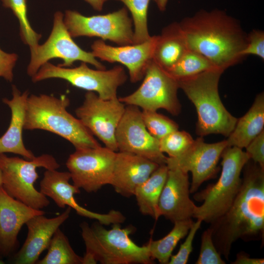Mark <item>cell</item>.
I'll use <instances>...</instances> for the list:
<instances>
[{
  "mask_svg": "<svg viewBox=\"0 0 264 264\" xmlns=\"http://www.w3.org/2000/svg\"><path fill=\"white\" fill-rule=\"evenodd\" d=\"M194 222L192 219L176 221L163 238L155 241L150 239L146 245L151 258L161 264H168L175 248L186 236Z\"/></svg>",
  "mask_w": 264,
  "mask_h": 264,
  "instance_id": "obj_26",
  "label": "cell"
},
{
  "mask_svg": "<svg viewBox=\"0 0 264 264\" xmlns=\"http://www.w3.org/2000/svg\"><path fill=\"white\" fill-rule=\"evenodd\" d=\"M50 78L65 80L74 87L96 92L100 98L108 100L117 97V89L125 83L127 76L120 66L109 70L93 69L82 62L79 66L68 68L48 62L32 77V80L37 82Z\"/></svg>",
  "mask_w": 264,
  "mask_h": 264,
  "instance_id": "obj_8",
  "label": "cell"
},
{
  "mask_svg": "<svg viewBox=\"0 0 264 264\" xmlns=\"http://www.w3.org/2000/svg\"><path fill=\"white\" fill-rule=\"evenodd\" d=\"M143 122L150 133L158 140L168 134L178 130V125L168 117L156 111L142 110Z\"/></svg>",
  "mask_w": 264,
  "mask_h": 264,
  "instance_id": "obj_31",
  "label": "cell"
},
{
  "mask_svg": "<svg viewBox=\"0 0 264 264\" xmlns=\"http://www.w3.org/2000/svg\"><path fill=\"white\" fill-rule=\"evenodd\" d=\"M2 5L10 9L20 23V36L22 42L28 45L30 49L39 44L42 35L31 27L27 15L26 0H0Z\"/></svg>",
  "mask_w": 264,
  "mask_h": 264,
  "instance_id": "obj_29",
  "label": "cell"
},
{
  "mask_svg": "<svg viewBox=\"0 0 264 264\" xmlns=\"http://www.w3.org/2000/svg\"><path fill=\"white\" fill-rule=\"evenodd\" d=\"M196 264H225L215 245L213 240L212 231L210 227L205 230L202 235L200 252Z\"/></svg>",
  "mask_w": 264,
  "mask_h": 264,
  "instance_id": "obj_33",
  "label": "cell"
},
{
  "mask_svg": "<svg viewBox=\"0 0 264 264\" xmlns=\"http://www.w3.org/2000/svg\"><path fill=\"white\" fill-rule=\"evenodd\" d=\"M156 3L159 10L164 11L166 10L168 0H153Z\"/></svg>",
  "mask_w": 264,
  "mask_h": 264,
  "instance_id": "obj_40",
  "label": "cell"
},
{
  "mask_svg": "<svg viewBox=\"0 0 264 264\" xmlns=\"http://www.w3.org/2000/svg\"><path fill=\"white\" fill-rule=\"evenodd\" d=\"M2 185V176L1 170L0 168V186H1Z\"/></svg>",
  "mask_w": 264,
  "mask_h": 264,
  "instance_id": "obj_41",
  "label": "cell"
},
{
  "mask_svg": "<svg viewBox=\"0 0 264 264\" xmlns=\"http://www.w3.org/2000/svg\"><path fill=\"white\" fill-rule=\"evenodd\" d=\"M116 152L101 146L76 150L66 162L73 184L87 193L110 184Z\"/></svg>",
  "mask_w": 264,
  "mask_h": 264,
  "instance_id": "obj_12",
  "label": "cell"
},
{
  "mask_svg": "<svg viewBox=\"0 0 264 264\" xmlns=\"http://www.w3.org/2000/svg\"><path fill=\"white\" fill-rule=\"evenodd\" d=\"M159 165L129 153L116 152L110 185L125 197L134 196L137 188L146 180Z\"/></svg>",
  "mask_w": 264,
  "mask_h": 264,
  "instance_id": "obj_21",
  "label": "cell"
},
{
  "mask_svg": "<svg viewBox=\"0 0 264 264\" xmlns=\"http://www.w3.org/2000/svg\"><path fill=\"white\" fill-rule=\"evenodd\" d=\"M125 107L117 97L105 100L93 91H88L83 104L76 109L75 114L105 147L117 152L115 133Z\"/></svg>",
  "mask_w": 264,
  "mask_h": 264,
  "instance_id": "obj_13",
  "label": "cell"
},
{
  "mask_svg": "<svg viewBox=\"0 0 264 264\" xmlns=\"http://www.w3.org/2000/svg\"><path fill=\"white\" fill-rule=\"evenodd\" d=\"M71 208L68 207L58 216L47 218L44 215L35 216L25 223L28 229L26 240L13 257L16 264H35L42 252L48 248L57 230L69 218Z\"/></svg>",
  "mask_w": 264,
  "mask_h": 264,
  "instance_id": "obj_20",
  "label": "cell"
},
{
  "mask_svg": "<svg viewBox=\"0 0 264 264\" xmlns=\"http://www.w3.org/2000/svg\"><path fill=\"white\" fill-rule=\"evenodd\" d=\"M16 53H9L0 48V77L9 82L13 79V69L18 60Z\"/></svg>",
  "mask_w": 264,
  "mask_h": 264,
  "instance_id": "obj_37",
  "label": "cell"
},
{
  "mask_svg": "<svg viewBox=\"0 0 264 264\" xmlns=\"http://www.w3.org/2000/svg\"><path fill=\"white\" fill-rule=\"evenodd\" d=\"M194 139L184 131H174L159 140L160 150L170 157L180 155L193 144Z\"/></svg>",
  "mask_w": 264,
  "mask_h": 264,
  "instance_id": "obj_32",
  "label": "cell"
},
{
  "mask_svg": "<svg viewBox=\"0 0 264 264\" xmlns=\"http://www.w3.org/2000/svg\"><path fill=\"white\" fill-rule=\"evenodd\" d=\"M250 160L264 169V131H262L245 148Z\"/></svg>",
  "mask_w": 264,
  "mask_h": 264,
  "instance_id": "obj_36",
  "label": "cell"
},
{
  "mask_svg": "<svg viewBox=\"0 0 264 264\" xmlns=\"http://www.w3.org/2000/svg\"><path fill=\"white\" fill-rule=\"evenodd\" d=\"M243 169L242 185L234 201L209 227L217 250L228 260L232 245L238 239L264 238V169L250 159Z\"/></svg>",
  "mask_w": 264,
  "mask_h": 264,
  "instance_id": "obj_1",
  "label": "cell"
},
{
  "mask_svg": "<svg viewBox=\"0 0 264 264\" xmlns=\"http://www.w3.org/2000/svg\"><path fill=\"white\" fill-rule=\"evenodd\" d=\"M31 58L27 73L31 77L39 68L49 60L61 59L62 67L71 66L76 61L90 64L98 69H106L91 52H87L80 48L73 40L64 22V14L57 11L54 15L52 31L47 40L42 44H38L30 49Z\"/></svg>",
  "mask_w": 264,
  "mask_h": 264,
  "instance_id": "obj_10",
  "label": "cell"
},
{
  "mask_svg": "<svg viewBox=\"0 0 264 264\" xmlns=\"http://www.w3.org/2000/svg\"><path fill=\"white\" fill-rule=\"evenodd\" d=\"M264 126V93L261 92L255 98L248 111L238 119L232 132L227 137V147L242 149L262 131Z\"/></svg>",
  "mask_w": 264,
  "mask_h": 264,
  "instance_id": "obj_24",
  "label": "cell"
},
{
  "mask_svg": "<svg viewBox=\"0 0 264 264\" xmlns=\"http://www.w3.org/2000/svg\"><path fill=\"white\" fill-rule=\"evenodd\" d=\"M1 258V256L0 255V260Z\"/></svg>",
  "mask_w": 264,
  "mask_h": 264,
  "instance_id": "obj_42",
  "label": "cell"
},
{
  "mask_svg": "<svg viewBox=\"0 0 264 264\" xmlns=\"http://www.w3.org/2000/svg\"><path fill=\"white\" fill-rule=\"evenodd\" d=\"M94 10L101 11L105 2L108 0H84Z\"/></svg>",
  "mask_w": 264,
  "mask_h": 264,
  "instance_id": "obj_39",
  "label": "cell"
},
{
  "mask_svg": "<svg viewBox=\"0 0 264 264\" xmlns=\"http://www.w3.org/2000/svg\"><path fill=\"white\" fill-rule=\"evenodd\" d=\"M140 86L133 93L119 100L125 105H134L142 110L164 109L174 115L181 111L177 97V80L152 60Z\"/></svg>",
  "mask_w": 264,
  "mask_h": 264,
  "instance_id": "obj_11",
  "label": "cell"
},
{
  "mask_svg": "<svg viewBox=\"0 0 264 264\" xmlns=\"http://www.w3.org/2000/svg\"><path fill=\"white\" fill-rule=\"evenodd\" d=\"M190 187L188 173L169 169L158 204L159 216L173 223L192 219L197 205L190 198Z\"/></svg>",
  "mask_w": 264,
  "mask_h": 264,
  "instance_id": "obj_18",
  "label": "cell"
},
{
  "mask_svg": "<svg viewBox=\"0 0 264 264\" xmlns=\"http://www.w3.org/2000/svg\"><path fill=\"white\" fill-rule=\"evenodd\" d=\"M242 55L244 57L253 55L264 60V32L259 29H253L247 34L246 45Z\"/></svg>",
  "mask_w": 264,
  "mask_h": 264,
  "instance_id": "obj_35",
  "label": "cell"
},
{
  "mask_svg": "<svg viewBox=\"0 0 264 264\" xmlns=\"http://www.w3.org/2000/svg\"><path fill=\"white\" fill-rule=\"evenodd\" d=\"M12 98H4L2 102L10 108L11 117L9 127L0 137V154L10 153L20 155L26 159H32L35 156L26 148L22 138L27 99L29 93H21L15 85L12 86Z\"/></svg>",
  "mask_w": 264,
  "mask_h": 264,
  "instance_id": "obj_22",
  "label": "cell"
},
{
  "mask_svg": "<svg viewBox=\"0 0 264 264\" xmlns=\"http://www.w3.org/2000/svg\"><path fill=\"white\" fill-rule=\"evenodd\" d=\"M9 195L0 186V255L9 256L19 245L18 236L22 226L31 218L44 215Z\"/></svg>",
  "mask_w": 264,
  "mask_h": 264,
  "instance_id": "obj_19",
  "label": "cell"
},
{
  "mask_svg": "<svg viewBox=\"0 0 264 264\" xmlns=\"http://www.w3.org/2000/svg\"><path fill=\"white\" fill-rule=\"evenodd\" d=\"M122 2L131 13L133 25L134 44H140L151 38L147 23L150 0H115Z\"/></svg>",
  "mask_w": 264,
  "mask_h": 264,
  "instance_id": "obj_30",
  "label": "cell"
},
{
  "mask_svg": "<svg viewBox=\"0 0 264 264\" xmlns=\"http://www.w3.org/2000/svg\"><path fill=\"white\" fill-rule=\"evenodd\" d=\"M157 36L138 44L113 46L104 40H98L92 44L91 53L96 58L109 63H119L129 70L132 83L142 80L148 66L152 60Z\"/></svg>",
  "mask_w": 264,
  "mask_h": 264,
  "instance_id": "obj_17",
  "label": "cell"
},
{
  "mask_svg": "<svg viewBox=\"0 0 264 264\" xmlns=\"http://www.w3.org/2000/svg\"><path fill=\"white\" fill-rule=\"evenodd\" d=\"M188 49L179 22L166 26L157 36L152 60L167 70L174 66Z\"/></svg>",
  "mask_w": 264,
  "mask_h": 264,
  "instance_id": "obj_23",
  "label": "cell"
},
{
  "mask_svg": "<svg viewBox=\"0 0 264 264\" xmlns=\"http://www.w3.org/2000/svg\"><path fill=\"white\" fill-rule=\"evenodd\" d=\"M69 105L65 95L59 98L44 94L28 96L24 129L55 133L69 141L75 150L101 146L81 121L67 111Z\"/></svg>",
  "mask_w": 264,
  "mask_h": 264,
  "instance_id": "obj_3",
  "label": "cell"
},
{
  "mask_svg": "<svg viewBox=\"0 0 264 264\" xmlns=\"http://www.w3.org/2000/svg\"><path fill=\"white\" fill-rule=\"evenodd\" d=\"M215 68H218L205 57L188 49L174 66L166 71L178 80Z\"/></svg>",
  "mask_w": 264,
  "mask_h": 264,
  "instance_id": "obj_28",
  "label": "cell"
},
{
  "mask_svg": "<svg viewBox=\"0 0 264 264\" xmlns=\"http://www.w3.org/2000/svg\"><path fill=\"white\" fill-rule=\"evenodd\" d=\"M221 157V172L218 181L194 196L203 203L197 206L193 218L209 223L221 217L231 206L242 185V172L250 159L245 152L236 147H227Z\"/></svg>",
  "mask_w": 264,
  "mask_h": 264,
  "instance_id": "obj_6",
  "label": "cell"
},
{
  "mask_svg": "<svg viewBox=\"0 0 264 264\" xmlns=\"http://www.w3.org/2000/svg\"><path fill=\"white\" fill-rule=\"evenodd\" d=\"M46 255L37 264H83V257L72 248L68 238L58 228L53 235Z\"/></svg>",
  "mask_w": 264,
  "mask_h": 264,
  "instance_id": "obj_27",
  "label": "cell"
},
{
  "mask_svg": "<svg viewBox=\"0 0 264 264\" xmlns=\"http://www.w3.org/2000/svg\"><path fill=\"white\" fill-rule=\"evenodd\" d=\"M120 224H112L107 229L97 221L91 225L80 224L81 235L86 246L83 264H150L151 258L147 245L139 246L131 239L132 226L122 228Z\"/></svg>",
  "mask_w": 264,
  "mask_h": 264,
  "instance_id": "obj_5",
  "label": "cell"
},
{
  "mask_svg": "<svg viewBox=\"0 0 264 264\" xmlns=\"http://www.w3.org/2000/svg\"><path fill=\"white\" fill-rule=\"evenodd\" d=\"M64 22L72 38L96 37L120 45L134 44L133 22L125 7L107 14L88 17L67 10Z\"/></svg>",
  "mask_w": 264,
  "mask_h": 264,
  "instance_id": "obj_9",
  "label": "cell"
},
{
  "mask_svg": "<svg viewBox=\"0 0 264 264\" xmlns=\"http://www.w3.org/2000/svg\"><path fill=\"white\" fill-rule=\"evenodd\" d=\"M189 49L225 70L242 61L247 34L239 21L219 9L201 10L179 22Z\"/></svg>",
  "mask_w": 264,
  "mask_h": 264,
  "instance_id": "obj_2",
  "label": "cell"
},
{
  "mask_svg": "<svg viewBox=\"0 0 264 264\" xmlns=\"http://www.w3.org/2000/svg\"><path fill=\"white\" fill-rule=\"evenodd\" d=\"M263 258H251L248 254L244 252H241L237 254L236 260L232 263L233 264H263Z\"/></svg>",
  "mask_w": 264,
  "mask_h": 264,
  "instance_id": "obj_38",
  "label": "cell"
},
{
  "mask_svg": "<svg viewBox=\"0 0 264 264\" xmlns=\"http://www.w3.org/2000/svg\"><path fill=\"white\" fill-rule=\"evenodd\" d=\"M224 71L215 68L177 80L179 88L196 108V132L199 136L220 134L228 137L236 124L238 119L225 108L219 93Z\"/></svg>",
  "mask_w": 264,
  "mask_h": 264,
  "instance_id": "obj_4",
  "label": "cell"
},
{
  "mask_svg": "<svg viewBox=\"0 0 264 264\" xmlns=\"http://www.w3.org/2000/svg\"><path fill=\"white\" fill-rule=\"evenodd\" d=\"M226 141L214 143L205 142L199 136L183 154L175 157H167L166 165L168 169H178L192 176L190 193L197 191L204 181L212 178L217 172V165L224 150Z\"/></svg>",
  "mask_w": 264,
  "mask_h": 264,
  "instance_id": "obj_15",
  "label": "cell"
},
{
  "mask_svg": "<svg viewBox=\"0 0 264 264\" xmlns=\"http://www.w3.org/2000/svg\"><path fill=\"white\" fill-rule=\"evenodd\" d=\"M202 220L197 219L191 227L187 237L182 243L180 244L177 253L172 255L169 264H186L188 261L190 254L193 250V242L196 233L200 228Z\"/></svg>",
  "mask_w": 264,
  "mask_h": 264,
  "instance_id": "obj_34",
  "label": "cell"
},
{
  "mask_svg": "<svg viewBox=\"0 0 264 264\" xmlns=\"http://www.w3.org/2000/svg\"><path fill=\"white\" fill-rule=\"evenodd\" d=\"M59 167L56 159L48 154L24 159L0 154L3 188L13 198L35 209L41 210L50 203L47 197L34 186L39 177L37 168L57 170Z\"/></svg>",
  "mask_w": 264,
  "mask_h": 264,
  "instance_id": "obj_7",
  "label": "cell"
},
{
  "mask_svg": "<svg viewBox=\"0 0 264 264\" xmlns=\"http://www.w3.org/2000/svg\"><path fill=\"white\" fill-rule=\"evenodd\" d=\"M139 108L125 107L115 133L118 151L143 157L159 165L166 164L167 157L160 150L159 140L147 130Z\"/></svg>",
  "mask_w": 264,
  "mask_h": 264,
  "instance_id": "obj_14",
  "label": "cell"
},
{
  "mask_svg": "<svg viewBox=\"0 0 264 264\" xmlns=\"http://www.w3.org/2000/svg\"><path fill=\"white\" fill-rule=\"evenodd\" d=\"M71 176L69 172H59L56 170H46L40 182V192L51 198L61 208L66 206L73 209L81 216L96 220L103 225L122 223L125 216L119 211L112 210L106 214L88 210L80 205L74 195L80 192V189L69 183Z\"/></svg>",
  "mask_w": 264,
  "mask_h": 264,
  "instance_id": "obj_16",
  "label": "cell"
},
{
  "mask_svg": "<svg viewBox=\"0 0 264 264\" xmlns=\"http://www.w3.org/2000/svg\"><path fill=\"white\" fill-rule=\"evenodd\" d=\"M168 170L166 164L159 165L149 177L137 188L134 194L139 211L143 215L150 216L156 220L160 217L158 204Z\"/></svg>",
  "mask_w": 264,
  "mask_h": 264,
  "instance_id": "obj_25",
  "label": "cell"
}]
</instances>
